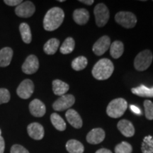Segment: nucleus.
I'll use <instances>...</instances> for the list:
<instances>
[{
	"mask_svg": "<svg viewBox=\"0 0 153 153\" xmlns=\"http://www.w3.org/2000/svg\"><path fill=\"white\" fill-rule=\"evenodd\" d=\"M111 46V39L108 36L101 37L94 44L92 51L95 55L100 56L104 54Z\"/></svg>",
	"mask_w": 153,
	"mask_h": 153,
	"instance_id": "10",
	"label": "nucleus"
},
{
	"mask_svg": "<svg viewBox=\"0 0 153 153\" xmlns=\"http://www.w3.org/2000/svg\"><path fill=\"white\" fill-rule=\"evenodd\" d=\"M13 57V51L11 48L6 47L0 50V67H7L10 64Z\"/></svg>",
	"mask_w": 153,
	"mask_h": 153,
	"instance_id": "18",
	"label": "nucleus"
},
{
	"mask_svg": "<svg viewBox=\"0 0 153 153\" xmlns=\"http://www.w3.org/2000/svg\"><path fill=\"white\" fill-rule=\"evenodd\" d=\"M96 24L99 27H103L107 24L109 19V11L104 4H98L94 10Z\"/></svg>",
	"mask_w": 153,
	"mask_h": 153,
	"instance_id": "6",
	"label": "nucleus"
},
{
	"mask_svg": "<svg viewBox=\"0 0 153 153\" xmlns=\"http://www.w3.org/2000/svg\"><path fill=\"white\" fill-rule=\"evenodd\" d=\"M105 138V132L102 128L92 129L87 135V141L92 145L101 143Z\"/></svg>",
	"mask_w": 153,
	"mask_h": 153,
	"instance_id": "13",
	"label": "nucleus"
},
{
	"mask_svg": "<svg viewBox=\"0 0 153 153\" xmlns=\"http://www.w3.org/2000/svg\"><path fill=\"white\" fill-rule=\"evenodd\" d=\"M70 87L65 82L60 79H55L53 82V91L55 95L63 96L68 92Z\"/></svg>",
	"mask_w": 153,
	"mask_h": 153,
	"instance_id": "19",
	"label": "nucleus"
},
{
	"mask_svg": "<svg viewBox=\"0 0 153 153\" xmlns=\"http://www.w3.org/2000/svg\"><path fill=\"white\" fill-rule=\"evenodd\" d=\"M132 93L141 97H153V87L148 88L145 85H140L137 87L132 88Z\"/></svg>",
	"mask_w": 153,
	"mask_h": 153,
	"instance_id": "23",
	"label": "nucleus"
},
{
	"mask_svg": "<svg viewBox=\"0 0 153 153\" xmlns=\"http://www.w3.org/2000/svg\"><path fill=\"white\" fill-rule=\"evenodd\" d=\"M39 68V61L34 55H30L26 59L22 65V71L25 74H32L38 71Z\"/></svg>",
	"mask_w": 153,
	"mask_h": 153,
	"instance_id": "11",
	"label": "nucleus"
},
{
	"mask_svg": "<svg viewBox=\"0 0 153 153\" xmlns=\"http://www.w3.org/2000/svg\"><path fill=\"white\" fill-rule=\"evenodd\" d=\"M60 41L57 38H51L44 45L43 51L48 55H54L58 49Z\"/></svg>",
	"mask_w": 153,
	"mask_h": 153,
	"instance_id": "22",
	"label": "nucleus"
},
{
	"mask_svg": "<svg viewBox=\"0 0 153 153\" xmlns=\"http://www.w3.org/2000/svg\"><path fill=\"white\" fill-rule=\"evenodd\" d=\"M145 117L148 120H153V103L150 100L144 101Z\"/></svg>",
	"mask_w": 153,
	"mask_h": 153,
	"instance_id": "30",
	"label": "nucleus"
},
{
	"mask_svg": "<svg viewBox=\"0 0 153 153\" xmlns=\"http://www.w3.org/2000/svg\"><path fill=\"white\" fill-rule=\"evenodd\" d=\"M51 123L57 131H63L66 129V123L60 115L53 113L51 116Z\"/></svg>",
	"mask_w": 153,
	"mask_h": 153,
	"instance_id": "25",
	"label": "nucleus"
},
{
	"mask_svg": "<svg viewBox=\"0 0 153 153\" xmlns=\"http://www.w3.org/2000/svg\"><path fill=\"white\" fill-rule=\"evenodd\" d=\"M73 19L76 24L79 25H85L89 22V13L85 9H75L73 12Z\"/></svg>",
	"mask_w": 153,
	"mask_h": 153,
	"instance_id": "17",
	"label": "nucleus"
},
{
	"mask_svg": "<svg viewBox=\"0 0 153 153\" xmlns=\"http://www.w3.org/2000/svg\"><path fill=\"white\" fill-rule=\"evenodd\" d=\"M88 64V60L85 56H79L74 59L72 62V68L76 71L84 70Z\"/></svg>",
	"mask_w": 153,
	"mask_h": 153,
	"instance_id": "27",
	"label": "nucleus"
},
{
	"mask_svg": "<svg viewBox=\"0 0 153 153\" xmlns=\"http://www.w3.org/2000/svg\"><path fill=\"white\" fill-rule=\"evenodd\" d=\"M36 8L33 3L30 1H23L15 9V13L17 16L22 18H28L33 16Z\"/></svg>",
	"mask_w": 153,
	"mask_h": 153,
	"instance_id": "9",
	"label": "nucleus"
},
{
	"mask_svg": "<svg viewBox=\"0 0 153 153\" xmlns=\"http://www.w3.org/2000/svg\"><path fill=\"white\" fill-rule=\"evenodd\" d=\"M60 1V2H62V1H63V0H60V1Z\"/></svg>",
	"mask_w": 153,
	"mask_h": 153,
	"instance_id": "38",
	"label": "nucleus"
},
{
	"mask_svg": "<svg viewBox=\"0 0 153 153\" xmlns=\"http://www.w3.org/2000/svg\"><path fill=\"white\" fill-rule=\"evenodd\" d=\"M114 70L113 62L107 58H103L95 64L92 69V75L98 80H105L108 79Z\"/></svg>",
	"mask_w": 153,
	"mask_h": 153,
	"instance_id": "2",
	"label": "nucleus"
},
{
	"mask_svg": "<svg viewBox=\"0 0 153 153\" xmlns=\"http://www.w3.org/2000/svg\"><path fill=\"white\" fill-rule=\"evenodd\" d=\"M141 150L143 153H153V136L148 135L144 137Z\"/></svg>",
	"mask_w": 153,
	"mask_h": 153,
	"instance_id": "28",
	"label": "nucleus"
},
{
	"mask_svg": "<svg viewBox=\"0 0 153 153\" xmlns=\"http://www.w3.org/2000/svg\"><path fill=\"white\" fill-rule=\"evenodd\" d=\"M130 108H131V110L133 111L134 114H137V115H141V111L137 106H134V105H131L130 106Z\"/></svg>",
	"mask_w": 153,
	"mask_h": 153,
	"instance_id": "34",
	"label": "nucleus"
},
{
	"mask_svg": "<svg viewBox=\"0 0 153 153\" xmlns=\"http://www.w3.org/2000/svg\"><path fill=\"white\" fill-rule=\"evenodd\" d=\"M65 13L60 7H53L48 11L43 19L44 29L48 31L56 30L62 24Z\"/></svg>",
	"mask_w": 153,
	"mask_h": 153,
	"instance_id": "1",
	"label": "nucleus"
},
{
	"mask_svg": "<svg viewBox=\"0 0 153 153\" xmlns=\"http://www.w3.org/2000/svg\"><path fill=\"white\" fill-rule=\"evenodd\" d=\"M75 102V98L72 94H65L53 103V108L57 111H62L72 106Z\"/></svg>",
	"mask_w": 153,
	"mask_h": 153,
	"instance_id": "7",
	"label": "nucleus"
},
{
	"mask_svg": "<svg viewBox=\"0 0 153 153\" xmlns=\"http://www.w3.org/2000/svg\"><path fill=\"white\" fill-rule=\"evenodd\" d=\"M34 91V84L30 79H24L17 88L16 93L20 98L27 99L33 94Z\"/></svg>",
	"mask_w": 153,
	"mask_h": 153,
	"instance_id": "8",
	"label": "nucleus"
},
{
	"mask_svg": "<svg viewBox=\"0 0 153 153\" xmlns=\"http://www.w3.org/2000/svg\"><path fill=\"white\" fill-rule=\"evenodd\" d=\"M74 47H75L74 40L72 37H68L63 42L62 45H61L60 48V51L61 53L64 55L70 54L74 51Z\"/></svg>",
	"mask_w": 153,
	"mask_h": 153,
	"instance_id": "26",
	"label": "nucleus"
},
{
	"mask_svg": "<svg viewBox=\"0 0 153 153\" xmlns=\"http://www.w3.org/2000/svg\"><path fill=\"white\" fill-rule=\"evenodd\" d=\"M19 30H20L21 36L23 41L26 43H30L32 40L31 31H30V26L26 23H22L19 26Z\"/></svg>",
	"mask_w": 153,
	"mask_h": 153,
	"instance_id": "24",
	"label": "nucleus"
},
{
	"mask_svg": "<svg viewBox=\"0 0 153 153\" xmlns=\"http://www.w3.org/2000/svg\"><path fill=\"white\" fill-rule=\"evenodd\" d=\"M5 149V142L2 137H0V153H4Z\"/></svg>",
	"mask_w": 153,
	"mask_h": 153,
	"instance_id": "35",
	"label": "nucleus"
},
{
	"mask_svg": "<svg viewBox=\"0 0 153 153\" xmlns=\"http://www.w3.org/2000/svg\"><path fill=\"white\" fill-rule=\"evenodd\" d=\"M79 1H80L81 3H84L87 5H91L93 4V3L94 2V0H79Z\"/></svg>",
	"mask_w": 153,
	"mask_h": 153,
	"instance_id": "37",
	"label": "nucleus"
},
{
	"mask_svg": "<svg viewBox=\"0 0 153 153\" xmlns=\"http://www.w3.org/2000/svg\"><path fill=\"white\" fill-rule=\"evenodd\" d=\"M95 153H112V152L109 150H108V149H106V148H101V149H99Z\"/></svg>",
	"mask_w": 153,
	"mask_h": 153,
	"instance_id": "36",
	"label": "nucleus"
},
{
	"mask_svg": "<svg viewBox=\"0 0 153 153\" xmlns=\"http://www.w3.org/2000/svg\"><path fill=\"white\" fill-rule=\"evenodd\" d=\"M115 21L126 28L135 27L137 23L136 16L129 11H119L115 16Z\"/></svg>",
	"mask_w": 153,
	"mask_h": 153,
	"instance_id": "5",
	"label": "nucleus"
},
{
	"mask_svg": "<svg viewBox=\"0 0 153 153\" xmlns=\"http://www.w3.org/2000/svg\"><path fill=\"white\" fill-rule=\"evenodd\" d=\"M29 110L30 114L35 117H43L46 112L45 104L38 99H34L30 103Z\"/></svg>",
	"mask_w": 153,
	"mask_h": 153,
	"instance_id": "12",
	"label": "nucleus"
},
{
	"mask_svg": "<svg viewBox=\"0 0 153 153\" xmlns=\"http://www.w3.org/2000/svg\"><path fill=\"white\" fill-rule=\"evenodd\" d=\"M133 148L131 145L127 142H122L115 148L116 153H132Z\"/></svg>",
	"mask_w": 153,
	"mask_h": 153,
	"instance_id": "29",
	"label": "nucleus"
},
{
	"mask_svg": "<svg viewBox=\"0 0 153 153\" xmlns=\"http://www.w3.org/2000/svg\"><path fill=\"white\" fill-rule=\"evenodd\" d=\"M124 45L121 41H116L110 46V54L114 59H118L123 55Z\"/></svg>",
	"mask_w": 153,
	"mask_h": 153,
	"instance_id": "20",
	"label": "nucleus"
},
{
	"mask_svg": "<svg viewBox=\"0 0 153 153\" xmlns=\"http://www.w3.org/2000/svg\"><path fill=\"white\" fill-rule=\"evenodd\" d=\"M1 130H0V137H1Z\"/></svg>",
	"mask_w": 153,
	"mask_h": 153,
	"instance_id": "39",
	"label": "nucleus"
},
{
	"mask_svg": "<svg viewBox=\"0 0 153 153\" xmlns=\"http://www.w3.org/2000/svg\"><path fill=\"white\" fill-rule=\"evenodd\" d=\"M128 103L126 99L118 98L112 100L106 108L107 115L111 118H118L124 114L127 109Z\"/></svg>",
	"mask_w": 153,
	"mask_h": 153,
	"instance_id": "3",
	"label": "nucleus"
},
{
	"mask_svg": "<svg viewBox=\"0 0 153 153\" xmlns=\"http://www.w3.org/2000/svg\"><path fill=\"white\" fill-rule=\"evenodd\" d=\"M153 55L150 50H145L137 54L134 60V67L137 71H145L150 66Z\"/></svg>",
	"mask_w": 153,
	"mask_h": 153,
	"instance_id": "4",
	"label": "nucleus"
},
{
	"mask_svg": "<svg viewBox=\"0 0 153 153\" xmlns=\"http://www.w3.org/2000/svg\"><path fill=\"white\" fill-rule=\"evenodd\" d=\"M117 128L120 133L126 137H132L135 134V128L133 123L128 120H120L117 124Z\"/></svg>",
	"mask_w": 153,
	"mask_h": 153,
	"instance_id": "15",
	"label": "nucleus"
},
{
	"mask_svg": "<svg viewBox=\"0 0 153 153\" xmlns=\"http://www.w3.org/2000/svg\"><path fill=\"white\" fill-rule=\"evenodd\" d=\"M27 131L29 136L36 140L43 139L44 137V128L43 126L38 123H32L27 127Z\"/></svg>",
	"mask_w": 153,
	"mask_h": 153,
	"instance_id": "14",
	"label": "nucleus"
},
{
	"mask_svg": "<svg viewBox=\"0 0 153 153\" xmlns=\"http://www.w3.org/2000/svg\"><path fill=\"white\" fill-rule=\"evenodd\" d=\"M11 153H29L28 150L20 145H14L11 148Z\"/></svg>",
	"mask_w": 153,
	"mask_h": 153,
	"instance_id": "32",
	"label": "nucleus"
},
{
	"mask_svg": "<svg viewBox=\"0 0 153 153\" xmlns=\"http://www.w3.org/2000/svg\"><path fill=\"white\" fill-rule=\"evenodd\" d=\"M66 149L70 153H83L85 151L84 145L76 140H70L66 144Z\"/></svg>",
	"mask_w": 153,
	"mask_h": 153,
	"instance_id": "21",
	"label": "nucleus"
},
{
	"mask_svg": "<svg viewBox=\"0 0 153 153\" xmlns=\"http://www.w3.org/2000/svg\"><path fill=\"white\" fill-rule=\"evenodd\" d=\"M65 116L69 123L75 128H80L82 126V119L79 114L74 109H69Z\"/></svg>",
	"mask_w": 153,
	"mask_h": 153,
	"instance_id": "16",
	"label": "nucleus"
},
{
	"mask_svg": "<svg viewBox=\"0 0 153 153\" xmlns=\"http://www.w3.org/2000/svg\"><path fill=\"white\" fill-rule=\"evenodd\" d=\"M4 2L9 6H18L22 4L23 1L22 0H4Z\"/></svg>",
	"mask_w": 153,
	"mask_h": 153,
	"instance_id": "33",
	"label": "nucleus"
},
{
	"mask_svg": "<svg viewBox=\"0 0 153 153\" xmlns=\"http://www.w3.org/2000/svg\"><path fill=\"white\" fill-rule=\"evenodd\" d=\"M10 93L8 89L1 88L0 89V104H5L10 100Z\"/></svg>",
	"mask_w": 153,
	"mask_h": 153,
	"instance_id": "31",
	"label": "nucleus"
}]
</instances>
